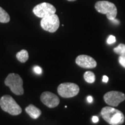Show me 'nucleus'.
Returning a JSON list of instances; mask_svg holds the SVG:
<instances>
[{"label": "nucleus", "mask_w": 125, "mask_h": 125, "mask_svg": "<svg viewBox=\"0 0 125 125\" xmlns=\"http://www.w3.org/2000/svg\"><path fill=\"white\" fill-rule=\"evenodd\" d=\"M76 64L78 66L83 68H94L97 66V62L93 57L88 55L78 56L75 60Z\"/></svg>", "instance_id": "9d476101"}, {"label": "nucleus", "mask_w": 125, "mask_h": 125, "mask_svg": "<svg viewBox=\"0 0 125 125\" xmlns=\"http://www.w3.org/2000/svg\"><path fill=\"white\" fill-rule=\"evenodd\" d=\"M84 79L86 82L89 83H93L94 82L95 79H96V76L93 72L91 71H86L83 75Z\"/></svg>", "instance_id": "4468645a"}, {"label": "nucleus", "mask_w": 125, "mask_h": 125, "mask_svg": "<svg viewBox=\"0 0 125 125\" xmlns=\"http://www.w3.org/2000/svg\"><path fill=\"white\" fill-rule=\"evenodd\" d=\"M104 100L109 105L117 107L125 100V94L121 92L111 91L104 94Z\"/></svg>", "instance_id": "6e6552de"}, {"label": "nucleus", "mask_w": 125, "mask_h": 125, "mask_svg": "<svg viewBox=\"0 0 125 125\" xmlns=\"http://www.w3.org/2000/svg\"><path fill=\"white\" fill-rule=\"evenodd\" d=\"M101 114L103 118L111 125H121L125 122V116L122 112L111 107L103 108Z\"/></svg>", "instance_id": "f257e3e1"}, {"label": "nucleus", "mask_w": 125, "mask_h": 125, "mask_svg": "<svg viewBox=\"0 0 125 125\" xmlns=\"http://www.w3.org/2000/svg\"><path fill=\"white\" fill-rule=\"evenodd\" d=\"M40 99L43 104L51 108L56 107L60 103L59 97L50 92H43L41 95Z\"/></svg>", "instance_id": "1a4fd4ad"}, {"label": "nucleus", "mask_w": 125, "mask_h": 125, "mask_svg": "<svg viewBox=\"0 0 125 125\" xmlns=\"http://www.w3.org/2000/svg\"><path fill=\"white\" fill-rule=\"evenodd\" d=\"M5 84L10 88L12 93L18 96H21L24 93L23 81L22 78L19 74L10 73L5 80Z\"/></svg>", "instance_id": "7ed1b4c3"}, {"label": "nucleus", "mask_w": 125, "mask_h": 125, "mask_svg": "<svg viewBox=\"0 0 125 125\" xmlns=\"http://www.w3.org/2000/svg\"><path fill=\"white\" fill-rule=\"evenodd\" d=\"M108 81V77L106 75H104L103 77V82L107 83Z\"/></svg>", "instance_id": "aec40b11"}, {"label": "nucleus", "mask_w": 125, "mask_h": 125, "mask_svg": "<svg viewBox=\"0 0 125 125\" xmlns=\"http://www.w3.org/2000/svg\"><path fill=\"white\" fill-rule=\"evenodd\" d=\"M116 42V38L115 36L114 35H110L109 36L107 40V43L108 44H112V43H115Z\"/></svg>", "instance_id": "dca6fc26"}, {"label": "nucleus", "mask_w": 125, "mask_h": 125, "mask_svg": "<svg viewBox=\"0 0 125 125\" xmlns=\"http://www.w3.org/2000/svg\"><path fill=\"white\" fill-rule=\"evenodd\" d=\"M32 12L36 16L42 19L55 13L56 9L53 5L49 3L42 2L37 5L32 9Z\"/></svg>", "instance_id": "0eeeda50"}, {"label": "nucleus", "mask_w": 125, "mask_h": 125, "mask_svg": "<svg viewBox=\"0 0 125 125\" xmlns=\"http://www.w3.org/2000/svg\"><path fill=\"white\" fill-rule=\"evenodd\" d=\"M57 92L62 97L71 98L76 96L79 93V87L74 83H62L57 87Z\"/></svg>", "instance_id": "423d86ee"}, {"label": "nucleus", "mask_w": 125, "mask_h": 125, "mask_svg": "<svg viewBox=\"0 0 125 125\" xmlns=\"http://www.w3.org/2000/svg\"><path fill=\"white\" fill-rule=\"evenodd\" d=\"M10 21V16L9 14L0 7V23H7Z\"/></svg>", "instance_id": "ddd939ff"}, {"label": "nucleus", "mask_w": 125, "mask_h": 125, "mask_svg": "<svg viewBox=\"0 0 125 125\" xmlns=\"http://www.w3.org/2000/svg\"><path fill=\"white\" fill-rule=\"evenodd\" d=\"M92 121H93L94 123L98 122V117L97 116H93V118H92Z\"/></svg>", "instance_id": "6ab92c4d"}, {"label": "nucleus", "mask_w": 125, "mask_h": 125, "mask_svg": "<svg viewBox=\"0 0 125 125\" xmlns=\"http://www.w3.org/2000/svg\"><path fill=\"white\" fill-rule=\"evenodd\" d=\"M25 110H26V112L29 114V116L34 119L38 118L42 114L41 111L38 108L34 105L33 104H30L28 107L26 108Z\"/></svg>", "instance_id": "9b49d317"}, {"label": "nucleus", "mask_w": 125, "mask_h": 125, "mask_svg": "<svg viewBox=\"0 0 125 125\" xmlns=\"http://www.w3.org/2000/svg\"><path fill=\"white\" fill-rule=\"evenodd\" d=\"M41 26L43 30L51 33L56 32L60 26V20L58 16L54 13L42 18Z\"/></svg>", "instance_id": "39448f33"}, {"label": "nucleus", "mask_w": 125, "mask_h": 125, "mask_svg": "<svg viewBox=\"0 0 125 125\" xmlns=\"http://www.w3.org/2000/svg\"><path fill=\"white\" fill-rule=\"evenodd\" d=\"M68 1H70V2H73V1H75L76 0H67Z\"/></svg>", "instance_id": "4be33fe9"}, {"label": "nucleus", "mask_w": 125, "mask_h": 125, "mask_svg": "<svg viewBox=\"0 0 125 125\" xmlns=\"http://www.w3.org/2000/svg\"><path fill=\"white\" fill-rule=\"evenodd\" d=\"M33 71H34V73H36L37 74H42V68H41L40 67L38 66V65H36V66L33 67Z\"/></svg>", "instance_id": "a211bd4d"}, {"label": "nucleus", "mask_w": 125, "mask_h": 125, "mask_svg": "<svg viewBox=\"0 0 125 125\" xmlns=\"http://www.w3.org/2000/svg\"><path fill=\"white\" fill-rule=\"evenodd\" d=\"M94 7L97 11L105 15L109 20H112L116 18L118 11L116 6L113 3L107 1H97Z\"/></svg>", "instance_id": "20e7f679"}, {"label": "nucleus", "mask_w": 125, "mask_h": 125, "mask_svg": "<svg viewBox=\"0 0 125 125\" xmlns=\"http://www.w3.org/2000/svg\"><path fill=\"white\" fill-rule=\"evenodd\" d=\"M1 109L12 115H18L21 113L22 109L10 95H4L0 98Z\"/></svg>", "instance_id": "f03ea898"}, {"label": "nucleus", "mask_w": 125, "mask_h": 125, "mask_svg": "<svg viewBox=\"0 0 125 125\" xmlns=\"http://www.w3.org/2000/svg\"><path fill=\"white\" fill-rule=\"evenodd\" d=\"M16 58L20 62H22V63L26 62L29 58V53L27 51L23 49L19 52L16 54Z\"/></svg>", "instance_id": "f8f14e48"}, {"label": "nucleus", "mask_w": 125, "mask_h": 125, "mask_svg": "<svg viewBox=\"0 0 125 125\" xmlns=\"http://www.w3.org/2000/svg\"><path fill=\"white\" fill-rule=\"evenodd\" d=\"M119 62L122 66L125 68V56H120L119 57Z\"/></svg>", "instance_id": "f3484780"}, {"label": "nucleus", "mask_w": 125, "mask_h": 125, "mask_svg": "<svg viewBox=\"0 0 125 125\" xmlns=\"http://www.w3.org/2000/svg\"><path fill=\"white\" fill-rule=\"evenodd\" d=\"M114 52L120 56H125V45L121 43L114 49Z\"/></svg>", "instance_id": "2eb2a0df"}, {"label": "nucleus", "mask_w": 125, "mask_h": 125, "mask_svg": "<svg viewBox=\"0 0 125 125\" xmlns=\"http://www.w3.org/2000/svg\"><path fill=\"white\" fill-rule=\"evenodd\" d=\"M87 101H88L89 103H91L93 102V97H92L90 96H88L87 97Z\"/></svg>", "instance_id": "412c9836"}]
</instances>
